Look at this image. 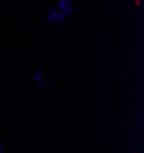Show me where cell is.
I'll use <instances>...</instances> for the list:
<instances>
[{
  "instance_id": "4",
  "label": "cell",
  "mask_w": 144,
  "mask_h": 153,
  "mask_svg": "<svg viewBox=\"0 0 144 153\" xmlns=\"http://www.w3.org/2000/svg\"><path fill=\"white\" fill-rule=\"evenodd\" d=\"M0 153H5V149H3V143L0 141Z\"/></svg>"
},
{
  "instance_id": "1",
  "label": "cell",
  "mask_w": 144,
  "mask_h": 153,
  "mask_svg": "<svg viewBox=\"0 0 144 153\" xmlns=\"http://www.w3.org/2000/svg\"><path fill=\"white\" fill-rule=\"evenodd\" d=\"M32 80H33V83L38 86L39 90H46L47 86L50 85V79L47 77V74H46V71L43 68L35 70V73L32 74Z\"/></svg>"
},
{
  "instance_id": "2",
  "label": "cell",
  "mask_w": 144,
  "mask_h": 153,
  "mask_svg": "<svg viewBox=\"0 0 144 153\" xmlns=\"http://www.w3.org/2000/svg\"><path fill=\"white\" fill-rule=\"evenodd\" d=\"M65 20L67 17L62 15L59 11H56L55 8H50L47 11V15H46V21L49 25H53V26H61V25H64L65 23Z\"/></svg>"
},
{
  "instance_id": "3",
  "label": "cell",
  "mask_w": 144,
  "mask_h": 153,
  "mask_svg": "<svg viewBox=\"0 0 144 153\" xmlns=\"http://www.w3.org/2000/svg\"><path fill=\"white\" fill-rule=\"evenodd\" d=\"M55 9L59 11L62 15L68 17L74 12V0H56Z\"/></svg>"
}]
</instances>
